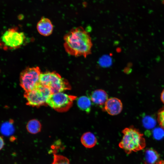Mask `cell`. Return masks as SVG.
Wrapping results in <instances>:
<instances>
[{
    "label": "cell",
    "instance_id": "obj_12",
    "mask_svg": "<svg viewBox=\"0 0 164 164\" xmlns=\"http://www.w3.org/2000/svg\"><path fill=\"white\" fill-rule=\"evenodd\" d=\"M80 141L82 144L85 147L90 148L96 144L97 139L94 135L90 132L84 133L81 136Z\"/></svg>",
    "mask_w": 164,
    "mask_h": 164
},
{
    "label": "cell",
    "instance_id": "obj_9",
    "mask_svg": "<svg viewBox=\"0 0 164 164\" xmlns=\"http://www.w3.org/2000/svg\"><path fill=\"white\" fill-rule=\"evenodd\" d=\"M144 164H164L159 155L154 149L149 148L145 151L143 157Z\"/></svg>",
    "mask_w": 164,
    "mask_h": 164
},
{
    "label": "cell",
    "instance_id": "obj_5",
    "mask_svg": "<svg viewBox=\"0 0 164 164\" xmlns=\"http://www.w3.org/2000/svg\"><path fill=\"white\" fill-rule=\"evenodd\" d=\"M25 38L23 33L19 31L16 28H10L3 34L1 46L4 50L17 49L23 44Z\"/></svg>",
    "mask_w": 164,
    "mask_h": 164
},
{
    "label": "cell",
    "instance_id": "obj_15",
    "mask_svg": "<svg viewBox=\"0 0 164 164\" xmlns=\"http://www.w3.org/2000/svg\"><path fill=\"white\" fill-rule=\"evenodd\" d=\"M14 128L12 123L9 122L3 124L1 127V132L4 135L9 136L14 132Z\"/></svg>",
    "mask_w": 164,
    "mask_h": 164
},
{
    "label": "cell",
    "instance_id": "obj_21",
    "mask_svg": "<svg viewBox=\"0 0 164 164\" xmlns=\"http://www.w3.org/2000/svg\"><path fill=\"white\" fill-rule=\"evenodd\" d=\"M160 99L162 102L164 104V89L162 91L161 93Z\"/></svg>",
    "mask_w": 164,
    "mask_h": 164
},
{
    "label": "cell",
    "instance_id": "obj_4",
    "mask_svg": "<svg viewBox=\"0 0 164 164\" xmlns=\"http://www.w3.org/2000/svg\"><path fill=\"white\" fill-rule=\"evenodd\" d=\"M77 98L75 96L67 94L63 92L52 94L46 101L51 108L60 112L68 111Z\"/></svg>",
    "mask_w": 164,
    "mask_h": 164
},
{
    "label": "cell",
    "instance_id": "obj_16",
    "mask_svg": "<svg viewBox=\"0 0 164 164\" xmlns=\"http://www.w3.org/2000/svg\"><path fill=\"white\" fill-rule=\"evenodd\" d=\"M51 164H70L69 159L60 155L54 154L53 160Z\"/></svg>",
    "mask_w": 164,
    "mask_h": 164
},
{
    "label": "cell",
    "instance_id": "obj_7",
    "mask_svg": "<svg viewBox=\"0 0 164 164\" xmlns=\"http://www.w3.org/2000/svg\"><path fill=\"white\" fill-rule=\"evenodd\" d=\"M39 67H28L21 73L20 84L25 91H30L39 84V78L41 74Z\"/></svg>",
    "mask_w": 164,
    "mask_h": 164
},
{
    "label": "cell",
    "instance_id": "obj_8",
    "mask_svg": "<svg viewBox=\"0 0 164 164\" xmlns=\"http://www.w3.org/2000/svg\"><path fill=\"white\" fill-rule=\"evenodd\" d=\"M104 105L103 109L104 111L111 115L119 114L122 111L123 108L121 101L115 97L108 98Z\"/></svg>",
    "mask_w": 164,
    "mask_h": 164
},
{
    "label": "cell",
    "instance_id": "obj_18",
    "mask_svg": "<svg viewBox=\"0 0 164 164\" xmlns=\"http://www.w3.org/2000/svg\"><path fill=\"white\" fill-rule=\"evenodd\" d=\"M144 125L146 128H152L154 126L155 122V121L150 118H145L144 120Z\"/></svg>",
    "mask_w": 164,
    "mask_h": 164
},
{
    "label": "cell",
    "instance_id": "obj_2",
    "mask_svg": "<svg viewBox=\"0 0 164 164\" xmlns=\"http://www.w3.org/2000/svg\"><path fill=\"white\" fill-rule=\"evenodd\" d=\"M123 136L119 145L127 154L143 149L146 142L143 135L138 130L131 126L122 131Z\"/></svg>",
    "mask_w": 164,
    "mask_h": 164
},
{
    "label": "cell",
    "instance_id": "obj_19",
    "mask_svg": "<svg viewBox=\"0 0 164 164\" xmlns=\"http://www.w3.org/2000/svg\"><path fill=\"white\" fill-rule=\"evenodd\" d=\"M162 131L158 129L156 130L154 132V135L156 138H160L163 136Z\"/></svg>",
    "mask_w": 164,
    "mask_h": 164
},
{
    "label": "cell",
    "instance_id": "obj_17",
    "mask_svg": "<svg viewBox=\"0 0 164 164\" xmlns=\"http://www.w3.org/2000/svg\"><path fill=\"white\" fill-rule=\"evenodd\" d=\"M158 120L160 125L164 129V107L158 112Z\"/></svg>",
    "mask_w": 164,
    "mask_h": 164
},
{
    "label": "cell",
    "instance_id": "obj_3",
    "mask_svg": "<svg viewBox=\"0 0 164 164\" xmlns=\"http://www.w3.org/2000/svg\"><path fill=\"white\" fill-rule=\"evenodd\" d=\"M39 81L41 84L50 90L51 94L62 92L71 89L68 82L55 72L41 73Z\"/></svg>",
    "mask_w": 164,
    "mask_h": 164
},
{
    "label": "cell",
    "instance_id": "obj_13",
    "mask_svg": "<svg viewBox=\"0 0 164 164\" xmlns=\"http://www.w3.org/2000/svg\"><path fill=\"white\" fill-rule=\"evenodd\" d=\"M91 102L90 98L87 96H83L77 99V104L81 110L89 113L91 110Z\"/></svg>",
    "mask_w": 164,
    "mask_h": 164
},
{
    "label": "cell",
    "instance_id": "obj_6",
    "mask_svg": "<svg viewBox=\"0 0 164 164\" xmlns=\"http://www.w3.org/2000/svg\"><path fill=\"white\" fill-rule=\"evenodd\" d=\"M50 90L40 83L33 89L25 91L24 97L27 104L33 106H39L45 103L51 94Z\"/></svg>",
    "mask_w": 164,
    "mask_h": 164
},
{
    "label": "cell",
    "instance_id": "obj_1",
    "mask_svg": "<svg viewBox=\"0 0 164 164\" xmlns=\"http://www.w3.org/2000/svg\"><path fill=\"white\" fill-rule=\"evenodd\" d=\"M63 46L69 54L86 57L91 53L92 42L89 33L81 26L71 29L64 37Z\"/></svg>",
    "mask_w": 164,
    "mask_h": 164
},
{
    "label": "cell",
    "instance_id": "obj_20",
    "mask_svg": "<svg viewBox=\"0 0 164 164\" xmlns=\"http://www.w3.org/2000/svg\"><path fill=\"white\" fill-rule=\"evenodd\" d=\"M0 150H1L4 147V146L5 144L4 139L3 138L2 136L0 137Z\"/></svg>",
    "mask_w": 164,
    "mask_h": 164
},
{
    "label": "cell",
    "instance_id": "obj_11",
    "mask_svg": "<svg viewBox=\"0 0 164 164\" xmlns=\"http://www.w3.org/2000/svg\"><path fill=\"white\" fill-rule=\"evenodd\" d=\"M90 99L91 101L98 106L104 105L108 100V96L107 93L101 89L96 90L92 92Z\"/></svg>",
    "mask_w": 164,
    "mask_h": 164
},
{
    "label": "cell",
    "instance_id": "obj_10",
    "mask_svg": "<svg viewBox=\"0 0 164 164\" xmlns=\"http://www.w3.org/2000/svg\"><path fill=\"white\" fill-rule=\"evenodd\" d=\"M37 29L41 35L44 36H48L52 33L53 26L49 19L43 17L38 22Z\"/></svg>",
    "mask_w": 164,
    "mask_h": 164
},
{
    "label": "cell",
    "instance_id": "obj_14",
    "mask_svg": "<svg viewBox=\"0 0 164 164\" xmlns=\"http://www.w3.org/2000/svg\"><path fill=\"white\" fill-rule=\"evenodd\" d=\"M41 128V126L40 122L36 119L29 121L26 125L28 131L32 134H36L40 132Z\"/></svg>",
    "mask_w": 164,
    "mask_h": 164
}]
</instances>
